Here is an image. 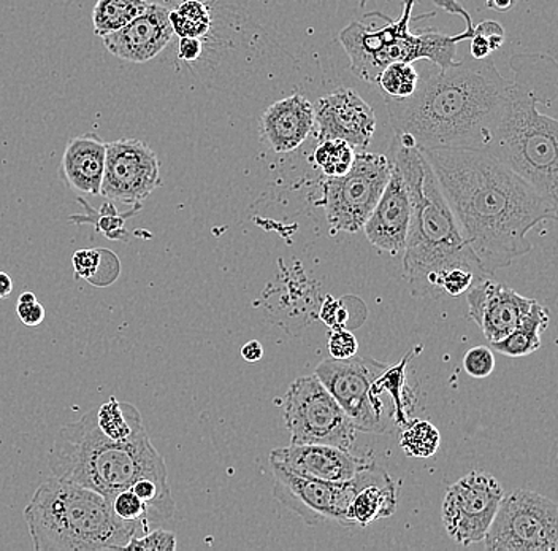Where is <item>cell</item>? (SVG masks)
<instances>
[{"instance_id":"cell-1","label":"cell","mask_w":558,"mask_h":551,"mask_svg":"<svg viewBox=\"0 0 558 551\" xmlns=\"http://www.w3.org/2000/svg\"><path fill=\"white\" fill-rule=\"evenodd\" d=\"M460 231L490 277L533 250L526 233L556 221L558 204L483 149H421Z\"/></svg>"},{"instance_id":"cell-2","label":"cell","mask_w":558,"mask_h":551,"mask_svg":"<svg viewBox=\"0 0 558 551\" xmlns=\"http://www.w3.org/2000/svg\"><path fill=\"white\" fill-rule=\"evenodd\" d=\"M508 86L490 56L427 69L411 96H384L393 137L408 135L418 149H484Z\"/></svg>"},{"instance_id":"cell-3","label":"cell","mask_w":558,"mask_h":551,"mask_svg":"<svg viewBox=\"0 0 558 551\" xmlns=\"http://www.w3.org/2000/svg\"><path fill=\"white\" fill-rule=\"evenodd\" d=\"M509 64L514 79L483 152L558 204V120L539 111V106L556 110L557 61L550 55L523 53L512 56Z\"/></svg>"},{"instance_id":"cell-4","label":"cell","mask_w":558,"mask_h":551,"mask_svg":"<svg viewBox=\"0 0 558 551\" xmlns=\"http://www.w3.org/2000/svg\"><path fill=\"white\" fill-rule=\"evenodd\" d=\"M392 153L410 196L403 268L413 296L438 298L442 295V275L456 267L469 268L477 280L490 277L460 231L438 178L421 149L393 143Z\"/></svg>"},{"instance_id":"cell-5","label":"cell","mask_w":558,"mask_h":551,"mask_svg":"<svg viewBox=\"0 0 558 551\" xmlns=\"http://www.w3.org/2000/svg\"><path fill=\"white\" fill-rule=\"evenodd\" d=\"M48 466L56 479L90 488L108 501L140 479L169 483L166 462L149 434L132 442L111 441L97 427L96 409L59 429Z\"/></svg>"},{"instance_id":"cell-6","label":"cell","mask_w":558,"mask_h":551,"mask_svg":"<svg viewBox=\"0 0 558 551\" xmlns=\"http://www.w3.org/2000/svg\"><path fill=\"white\" fill-rule=\"evenodd\" d=\"M24 519L37 551L124 550L149 529L118 518L104 494L56 477L37 488Z\"/></svg>"},{"instance_id":"cell-7","label":"cell","mask_w":558,"mask_h":551,"mask_svg":"<svg viewBox=\"0 0 558 551\" xmlns=\"http://www.w3.org/2000/svg\"><path fill=\"white\" fill-rule=\"evenodd\" d=\"M417 0H403V13L393 21L383 15L386 26L379 29L365 23L352 21L340 34L341 45L351 61V71L366 83H376L379 73L392 62H413L427 59L439 69L449 68L456 62L457 45L473 37L474 26L465 7L457 0H435V5L451 15H460L466 29L459 36H446L438 29H410L413 9Z\"/></svg>"},{"instance_id":"cell-8","label":"cell","mask_w":558,"mask_h":551,"mask_svg":"<svg viewBox=\"0 0 558 551\" xmlns=\"http://www.w3.org/2000/svg\"><path fill=\"white\" fill-rule=\"evenodd\" d=\"M392 170L389 156L355 152L351 169L341 177L323 181V197L316 202L323 207L331 233L357 232L378 204Z\"/></svg>"},{"instance_id":"cell-9","label":"cell","mask_w":558,"mask_h":551,"mask_svg":"<svg viewBox=\"0 0 558 551\" xmlns=\"http://www.w3.org/2000/svg\"><path fill=\"white\" fill-rule=\"evenodd\" d=\"M291 444L333 445L351 450L357 429L316 374L300 376L284 397Z\"/></svg>"},{"instance_id":"cell-10","label":"cell","mask_w":558,"mask_h":551,"mask_svg":"<svg viewBox=\"0 0 558 551\" xmlns=\"http://www.w3.org/2000/svg\"><path fill=\"white\" fill-rule=\"evenodd\" d=\"M558 507L535 491L515 490L501 499L484 537L490 551H557Z\"/></svg>"},{"instance_id":"cell-11","label":"cell","mask_w":558,"mask_h":551,"mask_svg":"<svg viewBox=\"0 0 558 551\" xmlns=\"http://www.w3.org/2000/svg\"><path fill=\"white\" fill-rule=\"evenodd\" d=\"M384 369L381 362L355 355L349 359H326L314 374L357 431L381 434L387 428L386 407L381 396L372 393V385Z\"/></svg>"},{"instance_id":"cell-12","label":"cell","mask_w":558,"mask_h":551,"mask_svg":"<svg viewBox=\"0 0 558 551\" xmlns=\"http://www.w3.org/2000/svg\"><path fill=\"white\" fill-rule=\"evenodd\" d=\"M375 463H369L357 476L347 481L306 479L271 464L275 484L274 496L289 511L299 515L308 526L338 523L348 528L347 511L352 496L372 476Z\"/></svg>"},{"instance_id":"cell-13","label":"cell","mask_w":558,"mask_h":551,"mask_svg":"<svg viewBox=\"0 0 558 551\" xmlns=\"http://www.w3.org/2000/svg\"><path fill=\"white\" fill-rule=\"evenodd\" d=\"M504 496V487L492 474L474 470L462 477L442 501L446 531L463 547L483 542Z\"/></svg>"},{"instance_id":"cell-14","label":"cell","mask_w":558,"mask_h":551,"mask_svg":"<svg viewBox=\"0 0 558 551\" xmlns=\"http://www.w3.org/2000/svg\"><path fill=\"white\" fill-rule=\"evenodd\" d=\"M160 187V160L145 142L121 139L107 143L100 196L129 207H142Z\"/></svg>"},{"instance_id":"cell-15","label":"cell","mask_w":558,"mask_h":551,"mask_svg":"<svg viewBox=\"0 0 558 551\" xmlns=\"http://www.w3.org/2000/svg\"><path fill=\"white\" fill-rule=\"evenodd\" d=\"M317 139H340L365 152L376 131V115L357 91L340 88L320 97L314 106Z\"/></svg>"},{"instance_id":"cell-16","label":"cell","mask_w":558,"mask_h":551,"mask_svg":"<svg viewBox=\"0 0 558 551\" xmlns=\"http://www.w3.org/2000/svg\"><path fill=\"white\" fill-rule=\"evenodd\" d=\"M465 295L470 319L481 327L488 344L508 336L535 303V299L525 298L490 277L474 282Z\"/></svg>"},{"instance_id":"cell-17","label":"cell","mask_w":558,"mask_h":551,"mask_svg":"<svg viewBox=\"0 0 558 551\" xmlns=\"http://www.w3.org/2000/svg\"><path fill=\"white\" fill-rule=\"evenodd\" d=\"M369 463L352 455L351 450L333 445L291 444L270 453V464H278L289 472L314 480H351Z\"/></svg>"},{"instance_id":"cell-18","label":"cell","mask_w":558,"mask_h":551,"mask_svg":"<svg viewBox=\"0 0 558 551\" xmlns=\"http://www.w3.org/2000/svg\"><path fill=\"white\" fill-rule=\"evenodd\" d=\"M408 228H410V196H408L400 167L392 160V170L381 197L365 221V236L376 250L399 254L404 250Z\"/></svg>"},{"instance_id":"cell-19","label":"cell","mask_w":558,"mask_h":551,"mask_svg":"<svg viewBox=\"0 0 558 551\" xmlns=\"http://www.w3.org/2000/svg\"><path fill=\"white\" fill-rule=\"evenodd\" d=\"M172 36L169 10L149 3L148 9L137 19L102 38L105 48L117 58L129 62H146L155 59L169 45Z\"/></svg>"},{"instance_id":"cell-20","label":"cell","mask_w":558,"mask_h":551,"mask_svg":"<svg viewBox=\"0 0 558 551\" xmlns=\"http://www.w3.org/2000/svg\"><path fill=\"white\" fill-rule=\"evenodd\" d=\"M316 128L314 106L302 93L271 104L262 115V135L277 153H291L299 148Z\"/></svg>"},{"instance_id":"cell-21","label":"cell","mask_w":558,"mask_h":551,"mask_svg":"<svg viewBox=\"0 0 558 551\" xmlns=\"http://www.w3.org/2000/svg\"><path fill=\"white\" fill-rule=\"evenodd\" d=\"M107 143L94 134L78 135L69 141L62 156L59 176L62 181L83 196H100L105 170Z\"/></svg>"},{"instance_id":"cell-22","label":"cell","mask_w":558,"mask_h":551,"mask_svg":"<svg viewBox=\"0 0 558 551\" xmlns=\"http://www.w3.org/2000/svg\"><path fill=\"white\" fill-rule=\"evenodd\" d=\"M397 512V488L383 467H373L369 479L352 496L347 511L348 528H366Z\"/></svg>"},{"instance_id":"cell-23","label":"cell","mask_w":558,"mask_h":551,"mask_svg":"<svg viewBox=\"0 0 558 551\" xmlns=\"http://www.w3.org/2000/svg\"><path fill=\"white\" fill-rule=\"evenodd\" d=\"M549 310L535 301L521 323L508 336L490 344V347L497 354L509 358H523L536 354L541 347V333L549 327Z\"/></svg>"},{"instance_id":"cell-24","label":"cell","mask_w":558,"mask_h":551,"mask_svg":"<svg viewBox=\"0 0 558 551\" xmlns=\"http://www.w3.org/2000/svg\"><path fill=\"white\" fill-rule=\"evenodd\" d=\"M96 423L100 432L114 442H132L148 435L137 407L110 397L96 409Z\"/></svg>"},{"instance_id":"cell-25","label":"cell","mask_w":558,"mask_h":551,"mask_svg":"<svg viewBox=\"0 0 558 551\" xmlns=\"http://www.w3.org/2000/svg\"><path fill=\"white\" fill-rule=\"evenodd\" d=\"M421 351L422 345L414 347L410 354L401 358L399 364L384 369L381 374L376 376L372 385V393L375 394V396H383L384 393H387L392 397V418L399 427H404V424L410 421L411 409H413V396L408 392L407 368L411 359L417 354H421Z\"/></svg>"},{"instance_id":"cell-26","label":"cell","mask_w":558,"mask_h":551,"mask_svg":"<svg viewBox=\"0 0 558 551\" xmlns=\"http://www.w3.org/2000/svg\"><path fill=\"white\" fill-rule=\"evenodd\" d=\"M72 264L76 278L99 288L113 285L121 274L120 260L107 249L78 250L72 256Z\"/></svg>"},{"instance_id":"cell-27","label":"cell","mask_w":558,"mask_h":551,"mask_svg":"<svg viewBox=\"0 0 558 551\" xmlns=\"http://www.w3.org/2000/svg\"><path fill=\"white\" fill-rule=\"evenodd\" d=\"M148 5L146 0H97L93 10L94 33L110 36L142 15Z\"/></svg>"},{"instance_id":"cell-28","label":"cell","mask_w":558,"mask_h":551,"mask_svg":"<svg viewBox=\"0 0 558 551\" xmlns=\"http://www.w3.org/2000/svg\"><path fill=\"white\" fill-rule=\"evenodd\" d=\"M441 444V434L430 421L410 420L400 434V445L411 458H432Z\"/></svg>"},{"instance_id":"cell-29","label":"cell","mask_w":558,"mask_h":551,"mask_svg":"<svg viewBox=\"0 0 558 551\" xmlns=\"http://www.w3.org/2000/svg\"><path fill=\"white\" fill-rule=\"evenodd\" d=\"M173 33L181 38H202L211 27V15L201 0H186L174 12H170Z\"/></svg>"},{"instance_id":"cell-30","label":"cell","mask_w":558,"mask_h":551,"mask_svg":"<svg viewBox=\"0 0 558 551\" xmlns=\"http://www.w3.org/2000/svg\"><path fill=\"white\" fill-rule=\"evenodd\" d=\"M80 204L83 205V207L87 211V216H72L70 218V221L73 223H87V225H94V228L97 229V231L102 232L107 239L110 240H122L128 239L125 237L124 231V223L125 219L129 218V216H132L135 214V212L140 211V207H134L132 211H129L125 215L118 214L117 207H114L113 202H105L102 207H100L99 214H97L96 211H94L93 207H90L87 202L83 201V199H78Z\"/></svg>"},{"instance_id":"cell-31","label":"cell","mask_w":558,"mask_h":551,"mask_svg":"<svg viewBox=\"0 0 558 551\" xmlns=\"http://www.w3.org/2000/svg\"><path fill=\"white\" fill-rule=\"evenodd\" d=\"M355 149L340 139L320 141L313 153L316 167L323 170L326 177H341L351 169L354 163Z\"/></svg>"},{"instance_id":"cell-32","label":"cell","mask_w":558,"mask_h":551,"mask_svg":"<svg viewBox=\"0 0 558 551\" xmlns=\"http://www.w3.org/2000/svg\"><path fill=\"white\" fill-rule=\"evenodd\" d=\"M417 82L416 68L407 62H392L383 69L376 80L384 91V96L393 97V99H404V97L411 96L416 89Z\"/></svg>"},{"instance_id":"cell-33","label":"cell","mask_w":558,"mask_h":551,"mask_svg":"<svg viewBox=\"0 0 558 551\" xmlns=\"http://www.w3.org/2000/svg\"><path fill=\"white\" fill-rule=\"evenodd\" d=\"M110 502L118 518L129 523H140V525H151L148 507L131 488L120 491Z\"/></svg>"},{"instance_id":"cell-34","label":"cell","mask_w":558,"mask_h":551,"mask_svg":"<svg viewBox=\"0 0 558 551\" xmlns=\"http://www.w3.org/2000/svg\"><path fill=\"white\" fill-rule=\"evenodd\" d=\"M124 550L174 551L177 550V536L166 529H156V531L134 537Z\"/></svg>"},{"instance_id":"cell-35","label":"cell","mask_w":558,"mask_h":551,"mask_svg":"<svg viewBox=\"0 0 558 551\" xmlns=\"http://www.w3.org/2000/svg\"><path fill=\"white\" fill-rule=\"evenodd\" d=\"M463 368L474 379H486L495 369L494 354L487 347L471 348L463 358Z\"/></svg>"},{"instance_id":"cell-36","label":"cell","mask_w":558,"mask_h":551,"mask_svg":"<svg viewBox=\"0 0 558 551\" xmlns=\"http://www.w3.org/2000/svg\"><path fill=\"white\" fill-rule=\"evenodd\" d=\"M327 348L333 359H349L357 355L359 342L347 327H333L327 340Z\"/></svg>"},{"instance_id":"cell-37","label":"cell","mask_w":558,"mask_h":551,"mask_svg":"<svg viewBox=\"0 0 558 551\" xmlns=\"http://www.w3.org/2000/svg\"><path fill=\"white\" fill-rule=\"evenodd\" d=\"M17 319L24 326L37 327L47 319V310L37 301L34 292H23L16 303Z\"/></svg>"},{"instance_id":"cell-38","label":"cell","mask_w":558,"mask_h":551,"mask_svg":"<svg viewBox=\"0 0 558 551\" xmlns=\"http://www.w3.org/2000/svg\"><path fill=\"white\" fill-rule=\"evenodd\" d=\"M481 280H483V278H481ZM474 282H477V278L474 277L473 272H470L469 268H451V271L446 272L441 277L442 295L459 298V296L465 295V292L469 291Z\"/></svg>"},{"instance_id":"cell-39","label":"cell","mask_w":558,"mask_h":551,"mask_svg":"<svg viewBox=\"0 0 558 551\" xmlns=\"http://www.w3.org/2000/svg\"><path fill=\"white\" fill-rule=\"evenodd\" d=\"M319 319L333 330V327H347L348 310L344 309L343 302L329 298L324 301L320 307Z\"/></svg>"},{"instance_id":"cell-40","label":"cell","mask_w":558,"mask_h":551,"mask_svg":"<svg viewBox=\"0 0 558 551\" xmlns=\"http://www.w3.org/2000/svg\"><path fill=\"white\" fill-rule=\"evenodd\" d=\"M476 29L487 37L492 53L500 50L501 45L505 44V29L500 23H497V21H483V23L477 24Z\"/></svg>"},{"instance_id":"cell-41","label":"cell","mask_w":558,"mask_h":551,"mask_svg":"<svg viewBox=\"0 0 558 551\" xmlns=\"http://www.w3.org/2000/svg\"><path fill=\"white\" fill-rule=\"evenodd\" d=\"M487 37L474 27L473 37L470 38V56L474 59H484L490 56Z\"/></svg>"},{"instance_id":"cell-42","label":"cell","mask_w":558,"mask_h":551,"mask_svg":"<svg viewBox=\"0 0 558 551\" xmlns=\"http://www.w3.org/2000/svg\"><path fill=\"white\" fill-rule=\"evenodd\" d=\"M202 47L201 38H181L180 41V58L183 61H195V59L201 58Z\"/></svg>"},{"instance_id":"cell-43","label":"cell","mask_w":558,"mask_h":551,"mask_svg":"<svg viewBox=\"0 0 558 551\" xmlns=\"http://www.w3.org/2000/svg\"><path fill=\"white\" fill-rule=\"evenodd\" d=\"M242 356L244 361L254 364V362H259L262 356H264V347H262L260 342H247V344H244L242 347Z\"/></svg>"},{"instance_id":"cell-44","label":"cell","mask_w":558,"mask_h":551,"mask_svg":"<svg viewBox=\"0 0 558 551\" xmlns=\"http://www.w3.org/2000/svg\"><path fill=\"white\" fill-rule=\"evenodd\" d=\"M518 0H487V7L498 13H506L514 9Z\"/></svg>"},{"instance_id":"cell-45","label":"cell","mask_w":558,"mask_h":551,"mask_svg":"<svg viewBox=\"0 0 558 551\" xmlns=\"http://www.w3.org/2000/svg\"><path fill=\"white\" fill-rule=\"evenodd\" d=\"M13 291V280L7 272L0 271V299L9 298Z\"/></svg>"},{"instance_id":"cell-46","label":"cell","mask_w":558,"mask_h":551,"mask_svg":"<svg viewBox=\"0 0 558 551\" xmlns=\"http://www.w3.org/2000/svg\"><path fill=\"white\" fill-rule=\"evenodd\" d=\"M366 2H368V0H359V7H362V9H364Z\"/></svg>"},{"instance_id":"cell-47","label":"cell","mask_w":558,"mask_h":551,"mask_svg":"<svg viewBox=\"0 0 558 551\" xmlns=\"http://www.w3.org/2000/svg\"><path fill=\"white\" fill-rule=\"evenodd\" d=\"M486 2H487V0H486Z\"/></svg>"}]
</instances>
